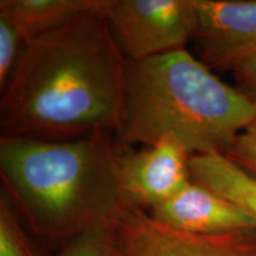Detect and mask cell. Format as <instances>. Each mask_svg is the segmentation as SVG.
I'll use <instances>...</instances> for the list:
<instances>
[{"mask_svg": "<svg viewBox=\"0 0 256 256\" xmlns=\"http://www.w3.org/2000/svg\"><path fill=\"white\" fill-rule=\"evenodd\" d=\"M102 11L76 16L28 44L2 90L0 138L68 140L118 132L127 58Z\"/></svg>", "mask_w": 256, "mask_h": 256, "instance_id": "1", "label": "cell"}, {"mask_svg": "<svg viewBox=\"0 0 256 256\" xmlns=\"http://www.w3.org/2000/svg\"><path fill=\"white\" fill-rule=\"evenodd\" d=\"M112 132L68 140L0 138L2 192L38 234L63 244L124 203Z\"/></svg>", "mask_w": 256, "mask_h": 256, "instance_id": "2", "label": "cell"}, {"mask_svg": "<svg viewBox=\"0 0 256 256\" xmlns=\"http://www.w3.org/2000/svg\"><path fill=\"white\" fill-rule=\"evenodd\" d=\"M255 120L254 102L188 50L127 60L124 115L115 133L124 146H150L172 136L191 156H224Z\"/></svg>", "mask_w": 256, "mask_h": 256, "instance_id": "3", "label": "cell"}, {"mask_svg": "<svg viewBox=\"0 0 256 256\" xmlns=\"http://www.w3.org/2000/svg\"><path fill=\"white\" fill-rule=\"evenodd\" d=\"M102 14L130 62L185 49L198 26L196 0H108Z\"/></svg>", "mask_w": 256, "mask_h": 256, "instance_id": "4", "label": "cell"}, {"mask_svg": "<svg viewBox=\"0 0 256 256\" xmlns=\"http://www.w3.org/2000/svg\"><path fill=\"white\" fill-rule=\"evenodd\" d=\"M112 220L119 256H256V230L188 232L126 203Z\"/></svg>", "mask_w": 256, "mask_h": 256, "instance_id": "5", "label": "cell"}, {"mask_svg": "<svg viewBox=\"0 0 256 256\" xmlns=\"http://www.w3.org/2000/svg\"><path fill=\"white\" fill-rule=\"evenodd\" d=\"M190 158L172 136L140 150L121 144L119 183L124 203L152 210L170 200L192 180Z\"/></svg>", "mask_w": 256, "mask_h": 256, "instance_id": "6", "label": "cell"}, {"mask_svg": "<svg viewBox=\"0 0 256 256\" xmlns=\"http://www.w3.org/2000/svg\"><path fill=\"white\" fill-rule=\"evenodd\" d=\"M200 60L232 70L256 55V0H196Z\"/></svg>", "mask_w": 256, "mask_h": 256, "instance_id": "7", "label": "cell"}, {"mask_svg": "<svg viewBox=\"0 0 256 256\" xmlns=\"http://www.w3.org/2000/svg\"><path fill=\"white\" fill-rule=\"evenodd\" d=\"M151 216L172 228L194 234L256 230V220L247 211L194 180L153 208Z\"/></svg>", "mask_w": 256, "mask_h": 256, "instance_id": "8", "label": "cell"}, {"mask_svg": "<svg viewBox=\"0 0 256 256\" xmlns=\"http://www.w3.org/2000/svg\"><path fill=\"white\" fill-rule=\"evenodd\" d=\"M108 0H2L0 16L11 20L26 44L86 12L106 8Z\"/></svg>", "mask_w": 256, "mask_h": 256, "instance_id": "9", "label": "cell"}, {"mask_svg": "<svg viewBox=\"0 0 256 256\" xmlns=\"http://www.w3.org/2000/svg\"><path fill=\"white\" fill-rule=\"evenodd\" d=\"M192 180L238 204L256 220V179L223 154H194L190 158Z\"/></svg>", "mask_w": 256, "mask_h": 256, "instance_id": "10", "label": "cell"}, {"mask_svg": "<svg viewBox=\"0 0 256 256\" xmlns=\"http://www.w3.org/2000/svg\"><path fill=\"white\" fill-rule=\"evenodd\" d=\"M58 256H119L112 220H98L74 235Z\"/></svg>", "mask_w": 256, "mask_h": 256, "instance_id": "11", "label": "cell"}, {"mask_svg": "<svg viewBox=\"0 0 256 256\" xmlns=\"http://www.w3.org/2000/svg\"><path fill=\"white\" fill-rule=\"evenodd\" d=\"M0 256H43L24 232L4 192L0 194Z\"/></svg>", "mask_w": 256, "mask_h": 256, "instance_id": "12", "label": "cell"}, {"mask_svg": "<svg viewBox=\"0 0 256 256\" xmlns=\"http://www.w3.org/2000/svg\"><path fill=\"white\" fill-rule=\"evenodd\" d=\"M28 44L19 28L0 16V89L8 84Z\"/></svg>", "mask_w": 256, "mask_h": 256, "instance_id": "13", "label": "cell"}, {"mask_svg": "<svg viewBox=\"0 0 256 256\" xmlns=\"http://www.w3.org/2000/svg\"><path fill=\"white\" fill-rule=\"evenodd\" d=\"M224 156L256 179V120L235 138Z\"/></svg>", "mask_w": 256, "mask_h": 256, "instance_id": "14", "label": "cell"}, {"mask_svg": "<svg viewBox=\"0 0 256 256\" xmlns=\"http://www.w3.org/2000/svg\"><path fill=\"white\" fill-rule=\"evenodd\" d=\"M238 88L256 104V55L232 70Z\"/></svg>", "mask_w": 256, "mask_h": 256, "instance_id": "15", "label": "cell"}]
</instances>
